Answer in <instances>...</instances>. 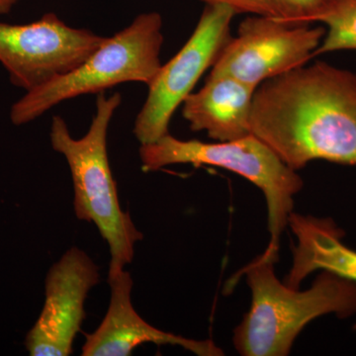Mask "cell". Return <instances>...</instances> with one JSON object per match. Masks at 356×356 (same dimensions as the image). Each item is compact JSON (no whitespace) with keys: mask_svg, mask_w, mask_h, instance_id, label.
<instances>
[{"mask_svg":"<svg viewBox=\"0 0 356 356\" xmlns=\"http://www.w3.org/2000/svg\"><path fill=\"white\" fill-rule=\"evenodd\" d=\"M250 132L295 172L318 159L355 165V72L318 60L261 83Z\"/></svg>","mask_w":356,"mask_h":356,"instance_id":"1","label":"cell"},{"mask_svg":"<svg viewBox=\"0 0 356 356\" xmlns=\"http://www.w3.org/2000/svg\"><path fill=\"white\" fill-rule=\"evenodd\" d=\"M275 262L261 255L229 281L245 276L252 305L234 332L236 350L243 356H286L302 330L321 316L348 318L356 314V283L321 271L310 289L287 286L274 273Z\"/></svg>","mask_w":356,"mask_h":356,"instance_id":"2","label":"cell"},{"mask_svg":"<svg viewBox=\"0 0 356 356\" xmlns=\"http://www.w3.org/2000/svg\"><path fill=\"white\" fill-rule=\"evenodd\" d=\"M121 102L120 93H99L95 116L84 137L74 139L60 116L53 117L50 137L51 147L65 156L70 166L76 217L95 222L108 243L109 266L124 268L132 262L136 243L143 240V234L121 208L107 153L109 125Z\"/></svg>","mask_w":356,"mask_h":356,"instance_id":"3","label":"cell"},{"mask_svg":"<svg viewBox=\"0 0 356 356\" xmlns=\"http://www.w3.org/2000/svg\"><path fill=\"white\" fill-rule=\"evenodd\" d=\"M145 172L172 165H212L240 175L259 187L266 199L268 245L261 254L278 261L280 238L294 207V196L303 188L301 177L285 165L273 149L250 134L247 137L218 143L182 140L170 133L152 144L140 145Z\"/></svg>","mask_w":356,"mask_h":356,"instance_id":"4","label":"cell"},{"mask_svg":"<svg viewBox=\"0 0 356 356\" xmlns=\"http://www.w3.org/2000/svg\"><path fill=\"white\" fill-rule=\"evenodd\" d=\"M163 18L158 13L140 14L128 27L106 38L86 60L64 76L27 91L14 103L15 125L29 123L58 103L84 95H99L125 83L149 86L161 67Z\"/></svg>","mask_w":356,"mask_h":356,"instance_id":"5","label":"cell"},{"mask_svg":"<svg viewBox=\"0 0 356 356\" xmlns=\"http://www.w3.org/2000/svg\"><path fill=\"white\" fill-rule=\"evenodd\" d=\"M236 15L222 4H205L195 29L184 46L149 84V95L136 118L134 134L140 145L152 144L168 135L173 114L191 95L200 77L212 67L229 39Z\"/></svg>","mask_w":356,"mask_h":356,"instance_id":"6","label":"cell"},{"mask_svg":"<svg viewBox=\"0 0 356 356\" xmlns=\"http://www.w3.org/2000/svg\"><path fill=\"white\" fill-rule=\"evenodd\" d=\"M250 15L241 22L212 65L210 74L238 79L257 88L269 79L307 65L325 28Z\"/></svg>","mask_w":356,"mask_h":356,"instance_id":"7","label":"cell"},{"mask_svg":"<svg viewBox=\"0 0 356 356\" xmlns=\"http://www.w3.org/2000/svg\"><path fill=\"white\" fill-rule=\"evenodd\" d=\"M105 40L70 27L55 13L29 24L0 22V63L11 83L27 92L76 69Z\"/></svg>","mask_w":356,"mask_h":356,"instance_id":"8","label":"cell"},{"mask_svg":"<svg viewBox=\"0 0 356 356\" xmlns=\"http://www.w3.org/2000/svg\"><path fill=\"white\" fill-rule=\"evenodd\" d=\"M99 281L98 267L83 250L72 248L46 278V300L26 339L32 356H67L86 318L88 292Z\"/></svg>","mask_w":356,"mask_h":356,"instance_id":"9","label":"cell"},{"mask_svg":"<svg viewBox=\"0 0 356 356\" xmlns=\"http://www.w3.org/2000/svg\"><path fill=\"white\" fill-rule=\"evenodd\" d=\"M110 303L102 324L86 336L83 356H129L142 344L178 346L199 356L224 355L212 341H196L161 331L136 312L131 300L133 280L121 267L109 266Z\"/></svg>","mask_w":356,"mask_h":356,"instance_id":"10","label":"cell"},{"mask_svg":"<svg viewBox=\"0 0 356 356\" xmlns=\"http://www.w3.org/2000/svg\"><path fill=\"white\" fill-rule=\"evenodd\" d=\"M257 88L227 76L209 74L197 92L182 103V116L193 132L226 142L250 135V115Z\"/></svg>","mask_w":356,"mask_h":356,"instance_id":"11","label":"cell"},{"mask_svg":"<svg viewBox=\"0 0 356 356\" xmlns=\"http://www.w3.org/2000/svg\"><path fill=\"white\" fill-rule=\"evenodd\" d=\"M288 226L296 236L285 284L299 288L309 274L329 271L356 283V250L343 242V232L327 218L292 212Z\"/></svg>","mask_w":356,"mask_h":356,"instance_id":"12","label":"cell"},{"mask_svg":"<svg viewBox=\"0 0 356 356\" xmlns=\"http://www.w3.org/2000/svg\"><path fill=\"white\" fill-rule=\"evenodd\" d=\"M327 26L315 57L337 51H356V0H331L321 20Z\"/></svg>","mask_w":356,"mask_h":356,"instance_id":"13","label":"cell"},{"mask_svg":"<svg viewBox=\"0 0 356 356\" xmlns=\"http://www.w3.org/2000/svg\"><path fill=\"white\" fill-rule=\"evenodd\" d=\"M205 4H222L238 14L266 16L289 23L288 13L281 0H199Z\"/></svg>","mask_w":356,"mask_h":356,"instance_id":"14","label":"cell"},{"mask_svg":"<svg viewBox=\"0 0 356 356\" xmlns=\"http://www.w3.org/2000/svg\"><path fill=\"white\" fill-rule=\"evenodd\" d=\"M291 24H315L327 13L331 0H281Z\"/></svg>","mask_w":356,"mask_h":356,"instance_id":"15","label":"cell"},{"mask_svg":"<svg viewBox=\"0 0 356 356\" xmlns=\"http://www.w3.org/2000/svg\"><path fill=\"white\" fill-rule=\"evenodd\" d=\"M18 0H0V14H6L13 9Z\"/></svg>","mask_w":356,"mask_h":356,"instance_id":"16","label":"cell"}]
</instances>
